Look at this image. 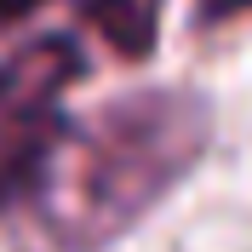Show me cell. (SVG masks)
Instances as JSON below:
<instances>
[{"label":"cell","instance_id":"obj_1","mask_svg":"<svg viewBox=\"0 0 252 252\" xmlns=\"http://www.w3.org/2000/svg\"><path fill=\"white\" fill-rule=\"evenodd\" d=\"M206 132L212 115L189 92H132L86 121L63 115L23 201L52 247L92 252L132 229L201 160Z\"/></svg>","mask_w":252,"mask_h":252},{"label":"cell","instance_id":"obj_2","mask_svg":"<svg viewBox=\"0 0 252 252\" xmlns=\"http://www.w3.org/2000/svg\"><path fill=\"white\" fill-rule=\"evenodd\" d=\"M80 69H86V58L63 34H46L29 52H17L12 63H0V206L29 195L34 172L63 126L58 92Z\"/></svg>","mask_w":252,"mask_h":252},{"label":"cell","instance_id":"obj_3","mask_svg":"<svg viewBox=\"0 0 252 252\" xmlns=\"http://www.w3.org/2000/svg\"><path fill=\"white\" fill-rule=\"evenodd\" d=\"M80 12L103 40H109L115 58L138 63L155 52V34H160V0H80Z\"/></svg>","mask_w":252,"mask_h":252},{"label":"cell","instance_id":"obj_4","mask_svg":"<svg viewBox=\"0 0 252 252\" xmlns=\"http://www.w3.org/2000/svg\"><path fill=\"white\" fill-rule=\"evenodd\" d=\"M46 0H0V23H23L29 12H40Z\"/></svg>","mask_w":252,"mask_h":252}]
</instances>
